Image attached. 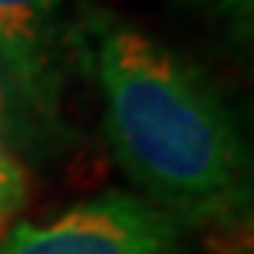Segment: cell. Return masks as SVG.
<instances>
[{
    "label": "cell",
    "instance_id": "5",
    "mask_svg": "<svg viewBox=\"0 0 254 254\" xmlns=\"http://www.w3.org/2000/svg\"><path fill=\"white\" fill-rule=\"evenodd\" d=\"M172 7L205 27L215 47L254 79V0H172Z\"/></svg>",
    "mask_w": 254,
    "mask_h": 254
},
{
    "label": "cell",
    "instance_id": "7",
    "mask_svg": "<svg viewBox=\"0 0 254 254\" xmlns=\"http://www.w3.org/2000/svg\"><path fill=\"white\" fill-rule=\"evenodd\" d=\"M251 169H254V145H251Z\"/></svg>",
    "mask_w": 254,
    "mask_h": 254
},
{
    "label": "cell",
    "instance_id": "6",
    "mask_svg": "<svg viewBox=\"0 0 254 254\" xmlns=\"http://www.w3.org/2000/svg\"><path fill=\"white\" fill-rule=\"evenodd\" d=\"M27 195H30L27 165L7 142L0 139V235L20 215V208L27 205Z\"/></svg>",
    "mask_w": 254,
    "mask_h": 254
},
{
    "label": "cell",
    "instance_id": "4",
    "mask_svg": "<svg viewBox=\"0 0 254 254\" xmlns=\"http://www.w3.org/2000/svg\"><path fill=\"white\" fill-rule=\"evenodd\" d=\"M0 139L20 159H53L69 145L73 132L66 123H50L40 116L0 66Z\"/></svg>",
    "mask_w": 254,
    "mask_h": 254
},
{
    "label": "cell",
    "instance_id": "2",
    "mask_svg": "<svg viewBox=\"0 0 254 254\" xmlns=\"http://www.w3.org/2000/svg\"><path fill=\"white\" fill-rule=\"evenodd\" d=\"M0 254H185L182 225L139 195L109 191L76 201L43 225L0 235Z\"/></svg>",
    "mask_w": 254,
    "mask_h": 254
},
{
    "label": "cell",
    "instance_id": "1",
    "mask_svg": "<svg viewBox=\"0 0 254 254\" xmlns=\"http://www.w3.org/2000/svg\"><path fill=\"white\" fill-rule=\"evenodd\" d=\"M103 99L106 139L145 201L179 225L254 218V169L231 109L185 53L103 7L69 37Z\"/></svg>",
    "mask_w": 254,
    "mask_h": 254
},
{
    "label": "cell",
    "instance_id": "3",
    "mask_svg": "<svg viewBox=\"0 0 254 254\" xmlns=\"http://www.w3.org/2000/svg\"><path fill=\"white\" fill-rule=\"evenodd\" d=\"M66 47L73 43L63 27V0H0V66L50 123H63Z\"/></svg>",
    "mask_w": 254,
    "mask_h": 254
},
{
    "label": "cell",
    "instance_id": "8",
    "mask_svg": "<svg viewBox=\"0 0 254 254\" xmlns=\"http://www.w3.org/2000/svg\"><path fill=\"white\" fill-rule=\"evenodd\" d=\"M241 254H254V248H251V251H241Z\"/></svg>",
    "mask_w": 254,
    "mask_h": 254
}]
</instances>
